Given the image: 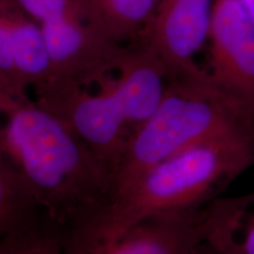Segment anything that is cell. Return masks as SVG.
<instances>
[{
	"label": "cell",
	"mask_w": 254,
	"mask_h": 254,
	"mask_svg": "<svg viewBox=\"0 0 254 254\" xmlns=\"http://www.w3.org/2000/svg\"><path fill=\"white\" fill-rule=\"evenodd\" d=\"M52 78V60L40 25L13 0H0V109L31 100L28 88Z\"/></svg>",
	"instance_id": "cell-6"
},
{
	"label": "cell",
	"mask_w": 254,
	"mask_h": 254,
	"mask_svg": "<svg viewBox=\"0 0 254 254\" xmlns=\"http://www.w3.org/2000/svg\"><path fill=\"white\" fill-rule=\"evenodd\" d=\"M207 206L155 215L134 225L116 239L64 249V254H196L206 243Z\"/></svg>",
	"instance_id": "cell-9"
},
{
	"label": "cell",
	"mask_w": 254,
	"mask_h": 254,
	"mask_svg": "<svg viewBox=\"0 0 254 254\" xmlns=\"http://www.w3.org/2000/svg\"><path fill=\"white\" fill-rule=\"evenodd\" d=\"M208 41V74L254 119V20L240 0H217Z\"/></svg>",
	"instance_id": "cell-7"
},
{
	"label": "cell",
	"mask_w": 254,
	"mask_h": 254,
	"mask_svg": "<svg viewBox=\"0 0 254 254\" xmlns=\"http://www.w3.org/2000/svg\"><path fill=\"white\" fill-rule=\"evenodd\" d=\"M45 228L53 231L31 186L18 168L0 155V236H21Z\"/></svg>",
	"instance_id": "cell-11"
},
{
	"label": "cell",
	"mask_w": 254,
	"mask_h": 254,
	"mask_svg": "<svg viewBox=\"0 0 254 254\" xmlns=\"http://www.w3.org/2000/svg\"><path fill=\"white\" fill-rule=\"evenodd\" d=\"M0 254H64L62 237L51 230L1 237Z\"/></svg>",
	"instance_id": "cell-13"
},
{
	"label": "cell",
	"mask_w": 254,
	"mask_h": 254,
	"mask_svg": "<svg viewBox=\"0 0 254 254\" xmlns=\"http://www.w3.org/2000/svg\"><path fill=\"white\" fill-rule=\"evenodd\" d=\"M196 254H219V253L211 245H208L207 243H205L202 244Z\"/></svg>",
	"instance_id": "cell-15"
},
{
	"label": "cell",
	"mask_w": 254,
	"mask_h": 254,
	"mask_svg": "<svg viewBox=\"0 0 254 254\" xmlns=\"http://www.w3.org/2000/svg\"><path fill=\"white\" fill-rule=\"evenodd\" d=\"M240 1L254 20V0H240Z\"/></svg>",
	"instance_id": "cell-14"
},
{
	"label": "cell",
	"mask_w": 254,
	"mask_h": 254,
	"mask_svg": "<svg viewBox=\"0 0 254 254\" xmlns=\"http://www.w3.org/2000/svg\"><path fill=\"white\" fill-rule=\"evenodd\" d=\"M1 112L0 155L23 174L64 243L110 204L114 174L67 124L34 100Z\"/></svg>",
	"instance_id": "cell-1"
},
{
	"label": "cell",
	"mask_w": 254,
	"mask_h": 254,
	"mask_svg": "<svg viewBox=\"0 0 254 254\" xmlns=\"http://www.w3.org/2000/svg\"><path fill=\"white\" fill-rule=\"evenodd\" d=\"M205 224L206 243L219 254H254V192L213 200Z\"/></svg>",
	"instance_id": "cell-10"
},
{
	"label": "cell",
	"mask_w": 254,
	"mask_h": 254,
	"mask_svg": "<svg viewBox=\"0 0 254 254\" xmlns=\"http://www.w3.org/2000/svg\"><path fill=\"white\" fill-rule=\"evenodd\" d=\"M252 166L250 136H219L190 146L117 190L99 214L64 241V249L111 241L155 215L204 208Z\"/></svg>",
	"instance_id": "cell-2"
},
{
	"label": "cell",
	"mask_w": 254,
	"mask_h": 254,
	"mask_svg": "<svg viewBox=\"0 0 254 254\" xmlns=\"http://www.w3.org/2000/svg\"><path fill=\"white\" fill-rule=\"evenodd\" d=\"M217 0H160L145 40L164 63L168 81L206 72L195 57L208 41Z\"/></svg>",
	"instance_id": "cell-8"
},
{
	"label": "cell",
	"mask_w": 254,
	"mask_h": 254,
	"mask_svg": "<svg viewBox=\"0 0 254 254\" xmlns=\"http://www.w3.org/2000/svg\"><path fill=\"white\" fill-rule=\"evenodd\" d=\"M110 34L123 45L145 40L160 0H92Z\"/></svg>",
	"instance_id": "cell-12"
},
{
	"label": "cell",
	"mask_w": 254,
	"mask_h": 254,
	"mask_svg": "<svg viewBox=\"0 0 254 254\" xmlns=\"http://www.w3.org/2000/svg\"><path fill=\"white\" fill-rule=\"evenodd\" d=\"M226 135L254 138V119L215 84L207 69L200 77L168 81L155 112L120 160L116 192L190 146Z\"/></svg>",
	"instance_id": "cell-4"
},
{
	"label": "cell",
	"mask_w": 254,
	"mask_h": 254,
	"mask_svg": "<svg viewBox=\"0 0 254 254\" xmlns=\"http://www.w3.org/2000/svg\"><path fill=\"white\" fill-rule=\"evenodd\" d=\"M168 82L164 63L146 40L127 45L114 71L91 85L50 81L34 88L36 103L66 123L112 171L155 112Z\"/></svg>",
	"instance_id": "cell-3"
},
{
	"label": "cell",
	"mask_w": 254,
	"mask_h": 254,
	"mask_svg": "<svg viewBox=\"0 0 254 254\" xmlns=\"http://www.w3.org/2000/svg\"><path fill=\"white\" fill-rule=\"evenodd\" d=\"M13 1L43 30L53 65L50 81L91 85L125 57L127 45L111 36L92 0Z\"/></svg>",
	"instance_id": "cell-5"
}]
</instances>
